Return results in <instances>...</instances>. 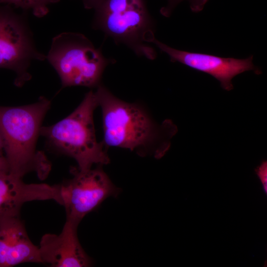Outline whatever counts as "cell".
<instances>
[{
    "label": "cell",
    "instance_id": "cell-1",
    "mask_svg": "<svg viewBox=\"0 0 267 267\" xmlns=\"http://www.w3.org/2000/svg\"><path fill=\"white\" fill-rule=\"evenodd\" d=\"M95 91L101 108L103 141L107 147L128 149L159 159L169 150L177 128L170 120L157 123L145 107L114 95L101 84Z\"/></svg>",
    "mask_w": 267,
    "mask_h": 267
},
{
    "label": "cell",
    "instance_id": "cell-2",
    "mask_svg": "<svg viewBox=\"0 0 267 267\" xmlns=\"http://www.w3.org/2000/svg\"><path fill=\"white\" fill-rule=\"evenodd\" d=\"M50 105L49 100L40 96L29 105L0 106V133L10 174L23 178L35 172L41 179L48 175L51 165L43 152L37 150L36 143Z\"/></svg>",
    "mask_w": 267,
    "mask_h": 267
},
{
    "label": "cell",
    "instance_id": "cell-3",
    "mask_svg": "<svg viewBox=\"0 0 267 267\" xmlns=\"http://www.w3.org/2000/svg\"><path fill=\"white\" fill-rule=\"evenodd\" d=\"M93 9L92 28L117 44H122L139 57L154 60L157 54L150 45L155 24L145 0H82Z\"/></svg>",
    "mask_w": 267,
    "mask_h": 267
},
{
    "label": "cell",
    "instance_id": "cell-4",
    "mask_svg": "<svg viewBox=\"0 0 267 267\" xmlns=\"http://www.w3.org/2000/svg\"><path fill=\"white\" fill-rule=\"evenodd\" d=\"M98 106L95 91L90 90L68 116L52 125L42 126L40 130V135L48 145L73 158L81 170L110 162L108 147L96 137L93 113Z\"/></svg>",
    "mask_w": 267,
    "mask_h": 267
},
{
    "label": "cell",
    "instance_id": "cell-5",
    "mask_svg": "<svg viewBox=\"0 0 267 267\" xmlns=\"http://www.w3.org/2000/svg\"><path fill=\"white\" fill-rule=\"evenodd\" d=\"M46 59L59 75L61 89L96 88L107 66L115 62L85 35L75 32H63L53 38Z\"/></svg>",
    "mask_w": 267,
    "mask_h": 267
},
{
    "label": "cell",
    "instance_id": "cell-6",
    "mask_svg": "<svg viewBox=\"0 0 267 267\" xmlns=\"http://www.w3.org/2000/svg\"><path fill=\"white\" fill-rule=\"evenodd\" d=\"M45 59L36 47L26 12L18 14L10 6L0 5V68L14 71V84L20 87L31 79V62Z\"/></svg>",
    "mask_w": 267,
    "mask_h": 267
},
{
    "label": "cell",
    "instance_id": "cell-7",
    "mask_svg": "<svg viewBox=\"0 0 267 267\" xmlns=\"http://www.w3.org/2000/svg\"><path fill=\"white\" fill-rule=\"evenodd\" d=\"M101 166L87 170L71 169L72 178L60 184L61 205L65 208L66 220L79 224L104 200L120 193L121 189L114 184Z\"/></svg>",
    "mask_w": 267,
    "mask_h": 267
},
{
    "label": "cell",
    "instance_id": "cell-8",
    "mask_svg": "<svg viewBox=\"0 0 267 267\" xmlns=\"http://www.w3.org/2000/svg\"><path fill=\"white\" fill-rule=\"evenodd\" d=\"M166 53L172 62H178L191 68L209 74L218 80L226 90L233 89L232 79L247 71L256 74L261 71L253 63V56L247 58H225L202 53L183 51L171 47L154 37L150 42Z\"/></svg>",
    "mask_w": 267,
    "mask_h": 267
},
{
    "label": "cell",
    "instance_id": "cell-9",
    "mask_svg": "<svg viewBox=\"0 0 267 267\" xmlns=\"http://www.w3.org/2000/svg\"><path fill=\"white\" fill-rule=\"evenodd\" d=\"M78 225L66 220L59 234L46 233L42 237L38 246L42 263L52 267H87L92 264L79 240Z\"/></svg>",
    "mask_w": 267,
    "mask_h": 267
},
{
    "label": "cell",
    "instance_id": "cell-10",
    "mask_svg": "<svg viewBox=\"0 0 267 267\" xmlns=\"http://www.w3.org/2000/svg\"><path fill=\"white\" fill-rule=\"evenodd\" d=\"M42 263L39 247L30 240L18 215L0 216V267Z\"/></svg>",
    "mask_w": 267,
    "mask_h": 267
},
{
    "label": "cell",
    "instance_id": "cell-11",
    "mask_svg": "<svg viewBox=\"0 0 267 267\" xmlns=\"http://www.w3.org/2000/svg\"><path fill=\"white\" fill-rule=\"evenodd\" d=\"M41 195L38 183H26L22 178L9 173L0 175V197L21 206L28 202L38 201Z\"/></svg>",
    "mask_w": 267,
    "mask_h": 267
},
{
    "label": "cell",
    "instance_id": "cell-12",
    "mask_svg": "<svg viewBox=\"0 0 267 267\" xmlns=\"http://www.w3.org/2000/svg\"><path fill=\"white\" fill-rule=\"evenodd\" d=\"M60 0H0L3 4L13 8H20L26 12L30 11L36 17L42 18L49 11L48 6L59 2Z\"/></svg>",
    "mask_w": 267,
    "mask_h": 267
},
{
    "label": "cell",
    "instance_id": "cell-13",
    "mask_svg": "<svg viewBox=\"0 0 267 267\" xmlns=\"http://www.w3.org/2000/svg\"><path fill=\"white\" fill-rule=\"evenodd\" d=\"M186 0L188 2L191 10L198 12L201 11L209 0H167L166 6L161 8L160 12L166 17H169L176 7L181 2Z\"/></svg>",
    "mask_w": 267,
    "mask_h": 267
},
{
    "label": "cell",
    "instance_id": "cell-14",
    "mask_svg": "<svg viewBox=\"0 0 267 267\" xmlns=\"http://www.w3.org/2000/svg\"><path fill=\"white\" fill-rule=\"evenodd\" d=\"M22 206L5 200L0 197V216L3 215H18Z\"/></svg>",
    "mask_w": 267,
    "mask_h": 267
},
{
    "label": "cell",
    "instance_id": "cell-15",
    "mask_svg": "<svg viewBox=\"0 0 267 267\" xmlns=\"http://www.w3.org/2000/svg\"><path fill=\"white\" fill-rule=\"evenodd\" d=\"M257 173L263 184L265 190L267 192V165L266 162H263L261 166L258 168Z\"/></svg>",
    "mask_w": 267,
    "mask_h": 267
},
{
    "label": "cell",
    "instance_id": "cell-16",
    "mask_svg": "<svg viewBox=\"0 0 267 267\" xmlns=\"http://www.w3.org/2000/svg\"><path fill=\"white\" fill-rule=\"evenodd\" d=\"M9 173V168L6 156L0 154V175Z\"/></svg>",
    "mask_w": 267,
    "mask_h": 267
}]
</instances>
